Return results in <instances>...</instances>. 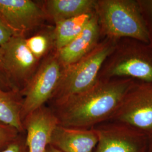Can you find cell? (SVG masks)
Listing matches in <instances>:
<instances>
[{
	"instance_id": "cell-1",
	"label": "cell",
	"mask_w": 152,
	"mask_h": 152,
	"mask_svg": "<svg viewBox=\"0 0 152 152\" xmlns=\"http://www.w3.org/2000/svg\"><path fill=\"white\" fill-rule=\"evenodd\" d=\"M137 82L130 78L99 80L87 91L50 108L59 125L92 129L110 120L125 95Z\"/></svg>"
},
{
	"instance_id": "cell-2",
	"label": "cell",
	"mask_w": 152,
	"mask_h": 152,
	"mask_svg": "<svg viewBox=\"0 0 152 152\" xmlns=\"http://www.w3.org/2000/svg\"><path fill=\"white\" fill-rule=\"evenodd\" d=\"M95 12L101 37L115 41L132 38L149 44L137 0H97Z\"/></svg>"
},
{
	"instance_id": "cell-3",
	"label": "cell",
	"mask_w": 152,
	"mask_h": 152,
	"mask_svg": "<svg viewBox=\"0 0 152 152\" xmlns=\"http://www.w3.org/2000/svg\"><path fill=\"white\" fill-rule=\"evenodd\" d=\"M117 41L104 38L81 59L64 67L60 82L49 103L53 107L67 99L85 92L99 81L105 61L112 53Z\"/></svg>"
},
{
	"instance_id": "cell-4",
	"label": "cell",
	"mask_w": 152,
	"mask_h": 152,
	"mask_svg": "<svg viewBox=\"0 0 152 152\" xmlns=\"http://www.w3.org/2000/svg\"><path fill=\"white\" fill-rule=\"evenodd\" d=\"M115 78L152 83V46L132 38L117 41L99 76V80Z\"/></svg>"
},
{
	"instance_id": "cell-5",
	"label": "cell",
	"mask_w": 152,
	"mask_h": 152,
	"mask_svg": "<svg viewBox=\"0 0 152 152\" xmlns=\"http://www.w3.org/2000/svg\"><path fill=\"white\" fill-rule=\"evenodd\" d=\"M63 68L55 50L40 62L31 80L20 91L23 98V121L50 102L59 85Z\"/></svg>"
},
{
	"instance_id": "cell-6",
	"label": "cell",
	"mask_w": 152,
	"mask_h": 152,
	"mask_svg": "<svg viewBox=\"0 0 152 152\" xmlns=\"http://www.w3.org/2000/svg\"><path fill=\"white\" fill-rule=\"evenodd\" d=\"M109 121L128 126L148 136L152 134V83L137 82Z\"/></svg>"
},
{
	"instance_id": "cell-7",
	"label": "cell",
	"mask_w": 152,
	"mask_h": 152,
	"mask_svg": "<svg viewBox=\"0 0 152 152\" xmlns=\"http://www.w3.org/2000/svg\"><path fill=\"white\" fill-rule=\"evenodd\" d=\"M93 128L98 136L94 152H147L148 136L128 126L108 121Z\"/></svg>"
},
{
	"instance_id": "cell-8",
	"label": "cell",
	"mask_w": 152,
	"mask_h": 152,
	"mask_svg": "<svg viewBox=\"0 0 152 152\" xmlns=\"http://www.w3.org/2000/svg\"><path fill=\"white\" fill-rule=\"evenodd\" d=\"M47 19L42 5L33 1L0 0V20L14 36L26 38Z\"/></svg>"
},
{
	"instance_id": "cell-9",
	"label": "cell",
	"mask_w": 152,
	"mask_h": 152,
	"mask_svg": "<svg viewBox=\"0 0 152 152\" xmlns=\"http://www.w3.org/2000/svg\"><path fill=\"white\" fill-rule=\"evenodd\" d=\"M25 38L13 36L2 48L6 73L13 87L20 92L31 80L40 63L28 48Z\"/></svg>"
},
{
	"instance_id": "cell-10",
	"label": "cell",
	"mask_w": 152,
	"mask_h": 152,
	"mask_svg": "<svg viewBox=\"0 0 152 152\" xmlns=\"http://www.w3.org/2000/svg\"><path fill=\"white\" fill-rule=\"evenodd\" d=\"M28 152H46L58 120L53 109L46 105L23 121Z\"/></svg>"
},
{
	"instance_id": "cell-11",
	"label": "cell",
	"mask_w": 152,
	"mask_h": 152,
	"mask_svg": "<svg viewBox=\"0 0 152 152\" xmlns=\"http://www.w3.org/2000/svg\"><path fill=\"white\" fill-rule=\"evenodd\" d=\"M98 142L94 128H70L58 125L53 132L50 145L61 152H94Z\"/></svg>"
},
{
	"instance_id": "cell-12",
	"label": "cell",
	"mask_w": 152,
	"mask_h": 152,
	"mask_svg": "<svg viewBox=\"0 0 152 152\" xmlns=\"http://www.w3.org/2000/svg\"><path fill=\"white\" fill-rule=\"evenodd\" d=\"M100 32L95 12L82 32L63 48L55 50L64 67L72 65L88 54L100 42Z\"/></svg>"
},
{
	"instance_id": "cell-13",
	"label": "cell",
	"mask_w": 152,
	"mask_h": 152,
	"mask_svg": "<svg viewBox=\"0 0 152 152\" xmlns=\"http://www.w3.org/2000/svg\"><path fill=\"white\" fill-rule=\"evenodd\" d=\"M97 0H46L42 8L47 19L54 23L95 11Z\"/></svg>"
},
{
	"instance_id": "cell-14",
	"label": "cell",
	"mask_w": 152,
	"mask_h": 152,
	"mask_svg": "<svg viewBox=\"0 0 152 152\" xmlns=\"http://www.w3.org/2000/svg\"><path fill=\"white\" fill-rule=\"evenodd\" d=\"M23 98L19 91L0 87V121L25 133L22 118Z\"/></svg>"
},
{
	"instance_id": "cell-15",
	"label": "cell",
	"mask_w": 152,
	"mask_h": 152,
	"mask_svg": "<svg viewBox=\"0 0 152 152\" xmlns=\"http://www.w3.org/2000/svg\"><path fill=\"white\" fill-rule=\"evenodd\" d=\"M95 11L57 23L54 27L55 49L59 50L70 43L83 30Z\"/></svg>"
},
{
	"instance_id": "cell-16",
	"label": "cell",
	"mask_w": 152,
	"mask_h": 152,
	"mask_svg": "<svg viewBox=\"0 0 152 152\" xmlns=\"http://www.w3.org/2000/svg\"><path fill=\"white\" fill-rule=\"evenodd\" d=\"M54 27L47 28L25 38L28 48L39 61L55 50Z\"/></svg>"
},
{
	"instance_id": "cell-17",
	"label": "cell",
	"mask_w": 152,
	"mask_h": 152,
	"mask_svg": "<svg viewBox=\"0 0 152 152\" xmlns=\"http://www.w3.org/2000/svg\"><path fill=\"white\" fill-rule=\"evenodd\" d=\"M20 132L14 127L0 121V151L14 141Z\"/></svg>"
},
{
	"instance_id": "cell-18",
	"label": "cell",
	"mask_w": 152,
	"mask_h": 152,
	"mask_svg": "<svg viewBox=\"0 0 152 152\" xmlns=\"http://www.w3.org/2000/svg\"><path fill=\"white\" fill-rule=\"evenodd\" d=\"M137 2L148 29L149 45L152 48V0H137Z\"/></svg>"
},
{
	"instance_id": "cell-19",
	"label": "cell",
	"mask_w": 152,
	"mask_h": 152,
	"mask_svg": "<svg viewBox=\"0 0 152 152\" xmlns=\"http://www.w3.org/2000/svg\"><path fill=\"white\" fill-rule=\"evenodd\" d=\"M0 152H28L26 132L20 133L14 141Z\"/></svg>"
},
{
	"instance_id": "cell-20",
	"label": "cell",
	"mask_w": 152,
	"mask_h": 152,
	"mask_svg": "<svg viewBox=\"0 0 152 152\" xmlns=\"http://www.w3.org/2000/svg\"><path fill=\"white\" fill-rule=\"evenodd\" d=\"M0 87L6 91H18L12 85L6 73L4 65V49L1 47H0Z\"/></svg>"
},
{
	"instance_id": "cell-21",
	"label": "cell",
	"mask_w": 152,
	"mask_h": 152,
	"mask_svg": "<svg viewBox=\"0 0 152 152\" xmlns=\"http://www.w3.org/2000/svg\"><path fill=\"white\" fill-rule=\"evenodd\" d=\"M13 36L11 31L0 20V47L3 48Z\"/></svg>"
},
{
	"instance_id": "cell-22",
	"label": "cell",
	"mask_w": 152,
	"mask_h": 152,
	"mask_svg": "<svg viewBox=\"0 0 152 152\" xmlns=\"http://www.w3.org/2000/svg\"><path fill=\"white\" fill-rule=\"evenodd\" d=\"M148 149L147 152H152V134L148 136Z\"/></svg>"
},
{
	"instance_id": "cell-23",
	"label": "cell",
	"mask_w": 152,
	"mask_h": 152,
	"mask_svg": "<svg viewBox=\"0 0 152 152\" xmlns=\"http://www.w3.org/2000/svg\"><path fill=\"white\" fill-rule=\"evenodd\" d=\"M46 152H61V151H60L59 150H58V149H56V148H55V147H53V146H52V145H50L48 148V149H47V150H46Z\"/></svg>"
}]
</instances>
